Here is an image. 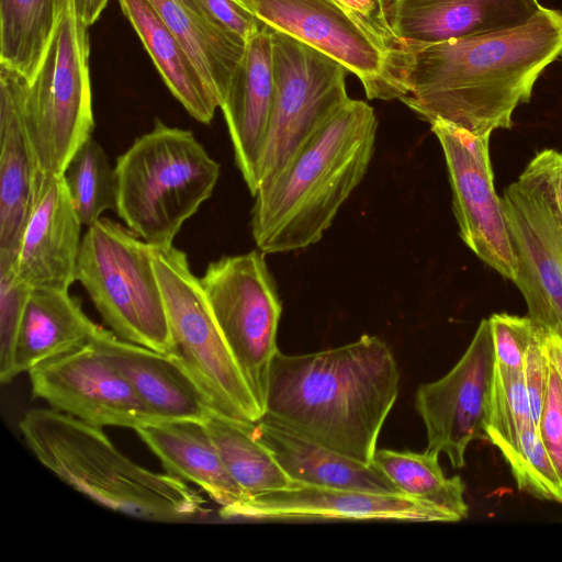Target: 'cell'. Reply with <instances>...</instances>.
Wrapping results in <instances>:
<instances>
[{
    "label": "cell",
    "instance_id": "cell-1",
    "mask_svg": "<svg viewBox=\"0 0 562 562\" xmlns=\"http://www.w3.org/2000/svg\"><path fill=\"white\" fill-rule=\"evenodd\" d=\"M561 52L562 12L541 7L515 29L405 48L408 93L400 100L429 124L492 135L512 128L514 111Z\"/></svg>",
    "mask_w": 562,
    "mask_h": 562
},
{
    "label": "cell",
    "instance_id": "cell-2",
    "mask_svg": "<svg viewBox=\"0 0 562 562\" xmlns=\"http://www.w3.org/2000/svg\"><path fill=\"white\" fill-rule=\"evenodd\" d=\"M400 391V370L376 336L304 355L273 357L266 419L323 447L371 464Z\"/></svg>",
    "mask_w": 562,
    "mask_h": 562
},
{
    "label": "cell",
    "instance_id": "cell-3",
    "mask_svg": "<svg viewBox=\"0 0 562 562\" xmlns=\"http://www.w3.org/2000/svg\"><path fill=\"white\" fill-rule=\"evenodd\" d=\"M378 121L373 109L349 99L255 195L251 233L265 254L317 243L363 179Z\"/></svg>",
    "mask_w": 562,
    "mask_h": 562
},
{
    "label": "cell",
    "instance_id": "cell-4",
    "mask_svg": "<svg viewBox=\"0 0 562 562\" xmlns=\"http://www.w3.org/2000/svg\"><path fill=\"white\" fill-rule=\"evenodd\" d=\"M37 460L63 482L112 510L153 521H184L207 513L184 480L147 470L103 431L54 408L31 409L19 424Z\"/></svg>",
    "mask_w": 562,
    "mask_h": 562
},
{
    "label": "cell",
    "instance_id": "cell-5",
    "mask_svg": "<svg viewBox=\"0 0 562 562\" xmlns=\"http://www.w3.org/2000/svg\"><path fill=\"white\" fill-rule=\"evenodd\" d=\"M220 169L191 131L156 119L116 159L115 212L148 244L170 246L183 223L211 198Z\"/></svg>",
    "mask_w": 562,
    "mask_h": 562
},
{
    "label": "cell",
    "instance_id": "cell-6",
    "mask_svg": "<svg viewBox=\"0 0 562 562\" xmlns=\"http://www.w3.org/2000/svg\"><path fill=\"white\" fill-rule=\"evenodd\" d=\"M153 250L127 226L101 217L82 237L76 281L117 337L175 353Z\"/></svg>",
    "mask_w": 562,
    "mask_h": 562
},
{
    "label": "cell",
    "instance_id": "cell-7",
    "mask_svg": "<svg viewBox=\"0 0 562 562\" xmlns=\"http://www.w3.org/2000/svg\"><path fill=\"white\" fill-rule=\"evenodd\" d=\"M88 26L70 0L38 71L20 80V105L40 172L63 176L92 136Z\"/></svg>",
    "mask_w": 562,
    "mask_h": 562
},
{
    "label": "cell",
    "instance_id": "cell-8",
    "mask_svg": "<svg viewBox=\"0 0 562 562\" xmlns=\"http://www.w3.org/2000/svg\"><path fill=\"white\" fill-rule=\"evenodd\" d=\"M154 268L181 360L212 411L257 423L263 411L243 376L215 321L200 278L187 254L173 245L153 250Z\"/></svg>",
    "mask_w": 562,
    "mask_h": 562
},
{
    "label": "cell",
    "instance_id": "cell-9",
    "mask_svg": "<svg viewBox=\"0 0 562 562\" xmlns=\"http://www.w3.org/2000/svg\"><path fill=\"white\" fill-rule=\"evenodd\" d=\"M272 58L274 95L259 161L258 190L350 99L348 70L341 64L274 29Z\"/></svg>",
    "mask_w": 562,
    "mask_h": 562
},
{
    "label": "cell",
    "instance_id": "cell-10",
    "mask_svg": "<svg viewBox=\"0 0 562 562\" xmlns=\"http://www.w3.org/2000/svg\"><path fill=\"white\" fill-rule=\"evenodd\" d=\"M222 335L263 411L282 312L265 252L223 256L200 278Z\"/></svg>",
    "mask_w": 562,
    "mask_h": 562
},
{
    "label": "cell",
    "instance_id": "cell-11",
    "mask_svg": "<svg viewBox=\"0 0 562 562\" xmlns=\"http://www.w3.org/2000/svg\"><path fill=\"white\" fill-rule=\"evenodd\" d=\"M252 12L341 64L358 77L369 99L389 101L408 93L406 60L386 52L334 0H255Z\"/></svg>",
    "mask_w": 562,
    "mask_h": 562
},
{
    "label": "cell",
    "instance_id": "cell-12",
    "mask_svg": "<svg viewBox=\"0 0 562 562\" xmlns=\"http://www.w3.org/2000/svg\"><path fill=\"white\" fill-rule=\"evenodd\" d=\"M430 126L445 155L462 241L480 260L514 282L517 262L503 201L494 186L491 135L479 136L443 120Z\"/></svg>",
    "mask_w": 562,
    "mask_h": 562
},
{
    "label": "cell",
    "instance_id": "cell-13",
    "mask_svg": "<svg viewBox=\"0 0 562 562\" xmlns=\"http://www.w3.org/2000/svg\"><path fill=\"white\" fill-rule=\"evenodd\" d=\"M494 368L490 323L483 318L454 367L416 391L415 408L427 435L425 451L445 453L454 469L465 465L472 441L486 439Z\"/></svg>",
    "mask_w": 562,
    "mask_h": 562
},
{
    "label": "cell",
    "instance_id": "cell-14",
    "mask_svg": "<svg viewBox=\"0 0 562 562\" xmlns=\"http://www.w3.org/2000/svg\"><path fill=\"white\" fill-rule=\"evenodd\" d=\"M527 316L562 331V218L522 172L502 196Z\"/></svg>",
    "mask_w": 562,
    "mask_h": 562
},
{
    "label": "cell",
    "instance_id": "cell-15",
    "mask_svg": "<svg viewBox=\"0 0 562 562\" xmlns=\"http://www.w3.org/2000/svg\"><path fill=\"white\" fill-rule=\"evenodd\" d=\"M32 393L56 411L99 427L154 422L122 374L88 342L29 371Z\"/></svg>",
    "mask_w": 562,
    "mask_h": 562
},
{
    "label": "cell",
    "instance_id": "cell-16",
    "mask_svg": "<svg viewBox=\"0 0 562 562\" xmlns=\"http://www.w3.org/2000/svg\"><path fill=\"white\" fill-rule=\"evenodd\" d=\"M234 518L458 521L450 513L402 493H374L303 483L247 498Z\"/></svg>",
    "mask_w": 562,
    "mask_h": 562
},
{
    "label": "cell",
    "instance_id": "cell-17",
    "mask_svg": "<svg viewBox=\"0 0 562 562\" xmlns=\"http://www.w3.org/2000/svg\"><path fill=\"white\" fill-rule=\"evenodd\" d=\"M81 226L63 176L42 175L16 255L30 288L69 290L76 281Z\"/></svg>",
    "mask_w": 562,
    "mask_h": 562
},
{
    "label": "cell",
    "instance_id": "cell-18",
    "mask_svg": "<svg viewBox=\"0 0 562 562\" xmlns=\"http://www.w3.org/2000/svg\"><path fill=\"white\" fill-rule=\"evenodd\" d=\"M404 48L515 29L542 7L538 0H383Z\"/></svg>",
    "mask_w": 562,
    "mask_h": 562
},
{
    "label": "cell",
    "instance_id": "cell-19",
    "mask_svg": "<svg viewBox=\"0 0 562 562\" xmlns=\"http://www.w3.org/2000/svg\"><path fill=\"white\" fill-rule=\"evenodd\" d=\"M273 95L272 29L266 24L247 41L220 106L233 144L236 166L254 196L258 191V168Z\"/></svg>",
    "mask_w": 562,
    "mask_h": 562
},
{
    "label": "cell",
    "instance_id": "cell-20",
    "mask_svg": "<svg viewBox=\"0 0 562 562\" xmlns=\"http://www.w3.org/2000/svg\"><path fill=\"white\" fill-rule=\"evenodd\" d=\"M91 345L127 381L154 420H204L210 412L199 386L175 353L117 337L103 327Z\"/></svg>",
    "mask_w": 562,
    "mask_h": 562
},
{
    "label": "cell",
    "instance_id": "cell-21",
    "mask_svg": "<svg viewBox=\"0 0 562 562\" xmlns=\"http://www.w3.org/2000/svg\"><path fill=\"white\" fill-rule=\"evenodd\" d=\"M20 80L0 64V265H15L42 176L22 119Z\"/></svg>",
    "mask_w": 562,
    "mask_h": 562
},
{
    "label": "cell",
    "instance_id": "cell-22",
    "mask_svg": "<svg viewBox=\"0 0 562 562\" xmlns=\"http://www.w3.org/2000/svg\"><path fill=\"white\" fill-rule=\"evenodd\" d=\"M167 473L196 485L233 519L248 498L228 472L204 423L193 419L154 420L135 429Z\"/></svg>",
    "mask_w": 562,
    "mask_h": 562
},
{
    "label": "cell",
    "instance_id": "cell-23",
    "mask_svg": "<svg viewBox=\"0 0 562 562\" xmlns=\"http://www.w3.org/2000/svg\"><path fill=\"white\" fill-rule=\"evenodd\" d=\"M254 432L284 472L297 483L374 493H401L372 464L323 447L265 417L254 424Z\"/></svg>",
    "mask_w": 562,
    "mask_h": 562
},
{
    "label": "cell",
    "instance_id": "cell-24",
    "mask_svg": "<svg viewBox=\"0 0 562 562\" xmlns=\"http://www.w3.org/2000/svg\"><path fill=\"white\" fill-rule=\"evenodd\" d=\"M102 326L69 290L31 289L14 350V375L91 341Z\"/></svg>",
    "mask_w": 562,
    "mask_h": 562
},
{
    "label": "cell",
    "instance_id": "cell-25",
    "mask_svg": "<svg viewBox=\"0 0 562 562\" xmlns=\"http://www.w3.org/2000/svg\"><path fill=\"white\" fill-rule=\"evenodd\" d=\"M165 85L188 113L209 124L220 101L192 58L148 0H117Z\"/></svg>",
    "mask_w": 562,
    "mask_h": 562
},
{
    "label": "cell",
    "instance_id": "cell-26",
    "mask_svg": "<svg viewBox=\"0 0 562 562\" xmlns=\"http://www.w3.org/2000/svg\"><path fill=\"white\" fill-rule=\"evenodd\" d=\"M148 1L186 48L221 106L246 42L217 23L202 0Z\"/></svg>",
    "mask_w": 562,
    "mask_h": 562
},
{
    "label": "cell",
    "instance_id": "cell-27",
    "mask_svg": "<svg viewBox=\"0 0 562 562\" xmlns=\"http://www.w3.org/2000/svg\"><path fill=\"white\" fill-rule=\"evenodd\" d=\"M70 0H0V64L30 82Z\"/></svg>",
    "mask_w": 562,
    "mask_h": 562
},
{
    "label": "cell",
    "instance_id": "cell-28",
    "mask_svg": "<svg viewBox=\"0 0 562 562\" xmlns=\"http://www.w3.org/2000/svg\"><path fill=\"white\" fill-rule=\"evenodd\" d=\"M203 423L228 472L248 498L300 484L284 472L256 437L255 423L233 419L212 409Z\"/></svg>",
    "mask_w": 562,
    "mask_h": 562
},
{
    "label": "cell",
    "instance_id": "cell-29",
    "mask_svg": "<svg viewBox=\"0 0 562 562\" xmlns=\"http://www.w3.org/2000/svg\"><path fill=\"white\" fill-rule=\"evenodd\" d=\"M438 454L376 449L371 464L407 496L435 505L457 520L468 517L465 485L460 476L446 477Z\"/></svg>",
    "mask_w": 562,
    "mask_h": 562
},
{
    "label": "cell",
    "instance_id": "cell-30",
    "mask_svg": "<svg viewBox=\"0 0 562 562\" xmlns=\"http://www.w3.org/2000/svg\"><path fill=\"white\" fill-rule=\"evenodd\" d=\"M63 177L82 225L89 227L105 211H116L115 167H112L106 153L92 136L71 157Z\"/></svg>",
    "mask_w": 562,
    "mask_h": 562
},
{
    "label": "cell",
    "instance_id": "cell-31",
    "mask_svg": "<svg viewBox=\"0 0 562 562\" xmlns=\"http://www.w3.org/2000/svg\"><path fill=\"white\" fill-rule=\"evenodd\" d=\"M531 426L533 424L524 373L506 371L495 364L486 439L498 450L515 448L522 432Z\"/></svg>",
    "mask_w": 562,
    "mask_h": 562
},
{
    "label": "cell",
    "instance_id": "cell-32",
    "mask_svg": "<svg viewBox=\"0 0 562 562\" xmlns=\"http://www.w3.org/2000/svg\"><path fill=\"white\" fill-rule=\"evenodd\" d=\"M499 451L521 492L562 505V481L533 426L522 432L517 447Z\"/></svg>",
    "mask_w": 562,
    "mask_h": 562
},
{
    "label": "cell",
    "instance_id": "cell-33",
    "mask_svg": "<svg viewBox=\"0 0 562 562\" xmlns=\"http://www.w3.org/2000/svg\"><path fill=\"white\" fill-rule=\"evenodd\" d=\"M31 289L22 281L14 265H0V381L14 375V350L25 304Z\"/></svg>",
    "mask_w": 562,
    "mask_h": 562
},
{
    "label": "cell",
    "instance_id": "cell-34",
    "mask_svg": "<svg viewBox=\"0 0 562 562\" xmlns=\"http://www.w3.org/2000/svg\"><path fill=\"white\" fill-rule=\"evenodd\" d=\"M488 319L495 364L506 371L522 372L535 324L526 316L495 313Z\"/></svg>",
    "mask_w": 562,
    "mask_h": 562
},
{
    "label": "cell",
    "instance_id": "cell-35",
    "mask_svg": "<svg viewBox=\"0 0 562 562\" xmlns=\"http://www.w3.org/2000/svg\"><path fill=\"white\" fill-rule=\"evenodd\" d=\"M537 430L562 481V383L551 363Z\"/></svg>",
    "mask_w": 562,
    "mask_h": 562
},
{
    "label": "cell",
    "instance_id": "cell-36",
    "mask_svg": "<svg viewBox=\"0 0 562 562\" xmlns=\"http://www.w3.org/2000/svg\"><path fill=\"white\" fill-rule=\"evenodd\" d=\"M549 367L550 363L542 341V327L535 324L533 336L525 355L522 373L530 403L532 424L536 429L538 428L547 389Z\"/></svg>",
    "mask_w": 562,
    "mask_h": 562
},
{
    "label": "cell",
    "instance_id": "cell-37",
    "mask_svg": "<svg viewBox=\"0 0 562 562\" xmlns=\"http://www.w3.org/2000/svg\"><path fill=\"white\" fill-rule=\"evenodd\" d=\"M562 218V151L547 148L522 170Z\"/></svg>",
    "mask_w": 562,
    "mask_h": 562
},
{
    "label": "cell",
    "instance_id": "cell-38",
    "mask_svg": "<svg viewBox=\"0 0 562 562\" xmlns=\"http://www.w3.org/2000/svg\"><path fill=\"white\" fill-rule=\"evenodd\" d=\"M211 15L226 31L246 43L266 24L236 0H202Z\"/></svg>",
    "mask_w": 562,
    "mask_h": 562
},
{
    "label": "cell",
    "instance_id": "cell-39",
    "mask_svg": "<svg viewBox=\"0 0 562 562\" xmlns=\"http://www.w3.org/2000/svg\"><path fill=\"white\" fill-rule=\"evenodd\" d=\"M542 341L548 360L562 383V331L542 327Z\"/></svg>",
    "mask_w": 562,
    "mask_h": 562
},
{
    "label": "cell",
    "instance_id": "cell-40",
    "mask_svg": "<svg viewBox=\"0 0 562 562\" xmlns=\"http://www.w3.org/2000/svg\"><path fill=\"white\" fill-rule=\"evenodd\" d=\"M78 18L88 27L101 15L110 0H71Z\"/></svg>",
    "mask_w": 562,
    "mask_h": 562
},
{
    "label": "cell",
    "instance_id": "cell-41",
    "mask_svg": "<svg viewBox=\"0 0 562 562\" xmlns=\"http://www.w3.org/2000/svg\"><path fill=\"white\" fill-rule=\"evenodd\" d=\"M236 1H238L240 4H243L245 8H247L248 10H250L252 12V5H254L255 0H236Z\"/></svg>",
    "mask_w": 562,
    "mask_h": 562
},
{
    "label": "cell",
    "instance_id": "cell-42",
    "mask_svg": "<svg viewBox=\"0 0 562 562\" xmlns=\"http://www.w3.org/2000/svg\"><path fill=\"white\" fill-rule=\"evenodd\" d=\"M559 57H561V60H562V52H561V54H560V56H559Z\"/></svg>",
    "mask_w": 562,
    "mask_h": 562
}]
</instances>
